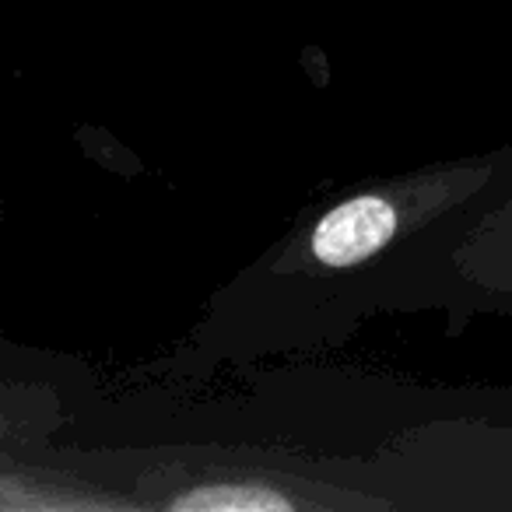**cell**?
<instances>
[{"instance_id": "cell-1", "label": "cell", "mask_w": 512, "mask_h": 512, "mask_svg": "<svg viewBox=\"0 0 512 512\" xmlns=\"http://www.w3.org/2000/svg\"><path fill=\"white\" fill-rule=\"evenodd\" d=\"M397 207L383 197L337 204L313 232V256L327 267H355L376 256L397 232Z\"/></svg>"}, {"instance_id": "cell-2", "label": "cell", "mask_w": 512, "mask_h": 512, "mask_svg": "<svg viewBox=\"0 0 512 512\" xmlns=\"http://www.w3.org/2000/svg\"><path fill=\"white\" fill-rule=\"evenodd\" d=\"M176 512H292L295 498L267 488V484H207L172 498Z\"/></svg>"}]
</instances>
